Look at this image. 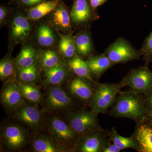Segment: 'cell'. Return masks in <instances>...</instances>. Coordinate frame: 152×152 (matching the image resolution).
<instances>
[{
	"label": "cell",
	"mask_w": 152,
	"mask_h": 152,
	"mask_svg": "<svg viewBox=\"0 0 152 152\" xmlns=\"http://www.w3.org/2000/svg\"><path fill=\"white\" fill-rule=\"evenodd\" d=\"M148 112L144 96L132 90L121 91L109 111V115L116 118H128L137 124L145 122Z\"/></svg>",
	"instance_id": "cell-1"
},
{
	"label": "cell",
	"mask_w": 152,
	"mask_h": 152,
	"mask_svg": "<svg viewBox=\"0 0 152 152\" xmlns=\"http://www.w3.org/2000/svg\"><path fill=\"white\" fill-rule=\"evenodd\" d=\"M45 124L48 135L56 143L67 152L75 151L80 136L67 123L58 117H53L47 120Z\"/></svg>",
	"instance_id": "cell-2"
},
{
	"label": "cell",
	"mask_w": 152,
	"mask_h": 152,
	"mask_svg": "<svg viewBox=\"0 0 152 152\" xmlns=\"http://www.w3.org/2000/svg\"><path fill=\"white\" fill-rule=\"evenodd\" d=\"M125 85L118 83H96L94 96L89 105L91 110L96 113L104 114L113 106L117 96Z\"/></svg>",
	"instance_id": "cell-3"
},
{
	"label": "cell",
	"mask_w": 152,
	"mask_h": 152,
	"mask_svg": "<svg viewBox=\"0 0 152 152\" xmlns=\"http://www.w3.org/2000/svg\"><path fill=\"white\" fill-rule=\"evenodd\" d=\"M49 86L42 103L45 110L50 113L72 111L75 105V99L61 85Z\"/></svg>",
	"instance_id": "cell-4"
},
{
	"label": "cell",
	"mask_w": 152,
	"mask_h": 152,
	"mask_svg": "<svg viewBox=\"0 0 152 152\" xmlns=\"http://www.w3.org/2000/svg\"><path fill=\"white\" fill-rule=\"evenodd\" d=\"M98 114L91 110H82L68 112L67 122L71 128L80 136L102 129L97 117Z\"/></svg>",
	"instance_id": "cell-5"
},
{
	"label": "cell",
	"mask_w": 152,
	"mask_h": 152,
	"mask_svg": "<svg viewBox=\"0 0 152 152\" xmlns=\"http://www.w3.org/2000/svg\"><path fill=\"white\" fill-rule=\"evenodd\" d=\"M121 82L136 93L146 94L152 90V71L145 65L132 69Z\"/></svg>",
	"instance_id": "cell-6"
},
{
	"label": "cell",
	"mask_w": 152,
	"mask_h": 152,
	"mask_svg": "<svg viewBox=\"0 0 152 152\" xmlns=\"http://www.w3.org/2000/svg\"><path fill=\"white\" fill-rule=\"evenodd\" d=\"M104 53L115 65L139 60L142 56L140 50H136L123 38H119L111 44Z\"/></svg>",
	"instance_id": "cell-7"
},
{
	"label": "cell",
	"mask_w": 152,
	"mask_h": 152,
	"mask_svg": "<svg viewBox=\"0 0 152 152\" xmlns=\"http://www.w3.org/2000/svg\"><path fill=\"white\" fill-rule=\"evenodd\" d=\"M110 142V131L102 129L80 136L76 143L75 151L103 152Z\"/></svg>",
	"instance_id": "cell-8"
},
{
	"label": "cell",
	"mask_w": 152,
	"mask_h": 152,
	"mask_svg": "<svg viewBox=\"0 0 152 152\" xmlns=\"http://www.w3.org/2000/svg\"><path fill=\"white\" fill-rule=\"evenodd\" d=\"M13 113L14 119L31 129L39 128L46 121L42 110L31 103L25 102Z\"/></svg>",
	"instance_id": "cell-9"
},
{
	"label": "cell",
	"mask_w": 152,
	"mask_h": 152,
	"mask_svg": "<svg viewBox=\"0 0 152 152\" xmlns=\"http://www.w3.org/2000/svg\"><path fill=\"white\" fill-rule=\"evenodd\" d=\"M1 141L7 149L12 151L20 149L27 141L26 132L20 125L9 124L2 130Z\"/></svg>",
	"instance_id": "cell-10"
},
{
	"label": "cell",
	"mask_w": 152,
	"mask_h": 152,
	"mask_svg": "<svg viewBox=\"0 0 152 152\" xmlns=\"http://www.w3.org/2000/svg\"><path fill=\"white\" fill-rule=\"evenodd\" d=\"M1 101L5 109L12 113L26 102L16 79L4 82L1 90Z\"/></svg>",
	"instance_id": "cell-11"
},
{
	"label": "cell",
	"mask_w": 152,
	"mask_h": 152,
	"mask_svg": "<svg viewBox=\"0 0 152 152\" xmlns=\"http://www.w3.org/2000/svg\"><path fill=\"white\" fill-rule=\"evenodd\" d=\"M96 83L76 76L68 81L67 89L74 99L90 104L94 93Z\"/></svg>",
	"instance_id": "cell-12"
},
{
	"label": "cell",
	"mask_w": 152,
	"mask_h": 152,
	"mask_svg": "<svg viewBox=\"0 0 152 152\" xmlns=\"http://www.w3.org/2000/svg\"><path fill=\"white\" fill-rule=\"evenodd\" d=\"M30 20L23 14H15L10 24V39L13 45L24 42L29 37L32 27Z\"/></svg>",
	"instance_id": "cell-13"
},
{
	"label": "cell",
	"mask_w": 152,
	"mask_h": 152,
	"mask_svg": "<svg viewBox=\"0 0 152 152\" xmlns=\"http://www.w3.org/2000/svg\"><path fill=\"white\" fill-rule=\"evenodd\" d=\"M86 62L90 73L96 80H98L106 71L115 65L105 53L91 56Z\"/></svg>",
	"instance_id": "cell-14"
},
{
	"label": "cell",
	"mask_w": 152,
	"mask_h": 152,
	"mask_svg": "<svg viewBox=\"0 0 152 152\" xmlns=\"http://www.w3.org/2000/svg\"><path fill=\"white\" fill-rule=\"evenodd\" d=\"M138 144L137 151L152 152V128L145 123L137 124L132 135Z\"/></svg>",
	"instance_id": "cell-15"
},
{
	"label": "cell",
	"mask_w": 152,
	"mask_h": 152,
	"mask_svg": "<svg viewBox=\"0 0 152 152\" xmlns=\"http://www.w3.org/2000/svg\"><path fill=\"white\" fill-rule=\"evenodd\" d=\"M91 8L87 0H75L70 14L72 21L77 25L89 22L92 17Z\"/></svg>",
	"instance_id": "cell-16"
},
{
	"label": "cell",
	"mask_w": 152,
	"mask_h": 152,
	"mask_svg": "<svg viewBox=\"0 0 152 152\" xmlns=\"http://www.w3.org/2000/svg\"><path fill=\"white\" fill-rule=\"evenodd\" d=\"M50 14V21L58 31H68L71 29L70 15L63 5H59Z\"/></svg>",
	"instance_id": "cell-17"
},
{
	"label": "cell",
	"mask_w": 152,
	"mask_h": 152,
	"mask_svg": "<svg viewBox=\"0 0 152 152\" xmlns=\"http://www.w3.org/2000/svg\"><path fill=\"white\" fill-rule=\"evenodd\" d=\"M69 68L60 64L45 71L43 84L45 86L61 85L67 80L70 75Z\"/></svg>",
	"instance_id": "cell-18"
},
{
	"label": "cell",
	"mask_w": 152,
	"mask_h": 152,
	"mask_svg": "<svg viewBox=\"0 0 152 152\" xmlns=\"http://www.w3.org/2000/svg\"><path fill=\"white\" fill-rule=\"evenodd\" d=\"M32 148L37 152H64L66 150L58 145L48 134L37 136L33 140Z\"/></svg>",
	"instance_id": "cell-19"
},
{
	"label": "cell",
	"mask_w": 152,
	"mask_h": 152,
	"mask_svg": "<svg viewBox=\"0 0 152 152\" xmlns=\"http://www.w3.org/2000/svg\"><path fill=\"white\" fill-rule=\"evenodd\" d=\"M59 2V0L46 1L31 7L28 10L27 18L30 20H39L53 12L58 5Z\"/></svg>",
	"instance_id": "cell-20"
},
{
	"label": "cell",
	"mask_w": 152,
	"mask_h": 152,
	"mask_svg": "<svg viewBox=\"0 0 152 152\" xmlns=\"http://www.w3.org/2000/svg\"><path fill=\"white\" fill-rule=\"evenodd\" d=\"M38 54L35 49L30 45L22 48L20 52L15 61L17 68H26L37 63Z\"/></svg>",
	"instance_id": "cell-21"
},
{
	"label": "cell",
	"mask_w": 152,
	"mask_h": 152,
	"mask_svg": "<svg viewBox=\"0 0 152 152\" xmlns=\"http://www.w3.org/2000/svg\"><path fill=\"white\" fill-rule=\"evenodd\" d=\"M23 97L31 103L37 105L42 103L44 96L39 88L34 83L18 81Z\"/></svg>",
	"instance_id": "cell-22"
},
{
	"label": "cell",
	"mask_w": 152,
	"mask_h": 152,
	"mask_svg": "<svg viewBox=\"0 0 152 152\" xmlns=\"http://www.w3.org/2000/svg\"><path fill=\"white\" fill-rule=\"evenodd\" d=\"M68 66L71 72L76 76L95 82L90 73L86 62L77 54L73 58L69 60Z\"/></svg>",
	"instance_id": "cell-23"
},
{
	"label": "cell",
	"mask_w": 152,
	"mask_h": 152,
	"mask_svg": "<svg viewBox=\"0 0 152 152\" xmlns=\"http://www.w3.org/2000/svg\"><path fill=\"white\" fill-rule=\"evenodd\" d=\"M60 37L58 48L60 53L64 58L70 60L77 54L75 38L72 33L66 35L62 34L58 31Z\"/></svg>",
	"instance_id": "cell-24"
},
{
	"label": "cell",
	"mask_w": 152,
	"mask_h": 152,
	"mask_svg": "<svg viewBox=\"0 0 152 152\" xmlns=\"http://www.w3.org/2000/svg\"><path fill=\"white\" fill-rule=\"evenodd\" d=\"M17 75L15 61L10 55H7L0 62V79L2 81L5 82L15 79Z\"/></svg>",
	"instance_id": "cell-25"
},
{
	"label": "cell",
	"mask_w": 152,
	"mask_h": 152,
	"mask_svg": "<svg viewBox=\"0 0 152 152\" xmlns=\"http://www.w3.org/2000/svg\"><path fill=\"white\" fill-rule=\"evenodd\" d=\"M38 43L43 47H51L56 42L54 31L49 25L42 24L39 26L36 34Z\"/></svg>",
	"instance_id": "cell-26"
},
{
	"label": "cell",
	"mask_w": 152,
	"mask_h": 152,
	"mask_svg": "<svg viewBox=\"0 0 152 152\" xmlns=\"http://www.w3.org/2000/svg\"><path fill=\"white\" fill-rule=\"evenodd\" d=\"M110 139L112 143L122 150L132 148L137 151L138 148V144L132 136L130 137L121 136L114 127L110 131Z\"/></svg>",
	"instance_id": "cell-27"
},
{
	"label": "cell",
	"mask_w": 152,
	"mask_h": 152,
	"mask_svg": "<svg viewBox=\"0 0 152 152\" xmlns=\"http://www.w3.org/2000/svg\"><path fill=\"white\" fill-rule=\"evenodd\" d=\"M75 38L76 52L80 57L89 56L93 51V44L91 37L88 33L82 32Z\"/></svg>",
	"instance_id": "cell-28"
},
{
	"label": "cell",
	"mask_w": 152,
	"mask_h": 152,
	"mask_svg": "<svg viewBox=\"0 0 152 152\" xmlns=\"http://www.w3.org/2000/svg\"><path fill=\"white\" fill-rule=\"evenodd\" d=\"M39 62L41 67L45 71L62 64L59 55L53 50H47L42 52Z\"/></svg>",
	"instance_id": "cell-29"
},
{
	"label": "cell",
	"mask_w": 152,
	"mask_h": 152,
	"mask_svg": "<svg viewBox=\"0 0 152 152\" xmlns=\"http://www.w3.org/2000/svg\"><path fill=\"white\" fill-rule=\"evenodd\" d=\"M37 63L28 67L17 68V76L18 81L32 83L38 81L39 79V73L37 67Z\"/></svg>",
	"instance_id": "cell-30"
},
{
	"label": "cell",
	"mask_w": 152,
	"mask_h": 152,
	"mask_svg": "<svg viewBox=\"0 0 152 152\" xmlns=\"http://www.w3.org/2000/svg\"><path fill=\"white\" fill-rule=\"evenodd\" d=\"M142 60L145 61V65L148 66L152 62V32L144 42L142 46L140 49Z\"/></svg>",
	"instance_id": "cell-31"
},
{
	"label": "cell",
	"mask_w": 152,
	"mask_h": 152,
	"mask_svg": "<svg viewBox=\"0 0 152 152\" xmlns=\"http://www.w3.org/2000/svg\"><path fill=\"white\" fill-rule=\"evenodd\" d=\"M9 15L8 10L5 7L1 6L0 8V24L1 28L7 22Z\"/></svg>",
	"instance_id": "cell-32"
},
{
	"label": "cell",
	"mask_w": 152,
	"mask_h": 152,
	"mask_svg": "<svg viewBox=\"0 0 152 152\" xmlns=\"http://www.w3.org/2000/svg\"><path fill=\"white\" fill-rule=\"evenodd\" d=\"M143 96L148 112L152 113V90Z\"/></svg>",
	"instance_id": "cell-33"
},
{
	"label": "cell",
	"mask_w": 152,
	"mask_h": 152,
	"mask_svg": "<svg viewBox=\"0 0 152 152\" xmlns=\"http://www.w3.org/2000/svg\"><path fill=\"white\" fill-rule=\"evenodd\" d=\"M46 1L47 0H20V2L24 5L32 7Z\"/></svg>",
	"instance_id": "cell-34"
},
{
	"label": "cell",
	"mask_w": 152,
	"mask_h": 152,
	"mask_svg": "<svg viewBox=\"0 0 152 152\" xmlns=\"http://www.w3.org/2000/svg\"><path fill=\"white\" fill-rule=\"evenodd\" d=\"M122 150L111 142L105 148L103 152H120Z\"/></svg>",
	"instance_id": "cell-35"
},
{
	"label": "cell",
	"mask_w": 152,
	"mask_h": 152,
	"mask_svg": "<svg viewBox=\"0 0 152 152\" xmlns=\"http://www.w3.org/2000/svg\"><path fill=\"white\" fill-rule=\"evenodd\" d=\"M90 1L91 7L94 10L99 6L102 5L107 0H90Z\"/></svg>",
	"instance_id": "cell-36"
},
{
	"label": "cell",
	"mask_w": 152,
	"mask_h": 152,
	"mask_svg": "<svg viewBox=\"0 0 152 152\" xmlns=\"http://www.w3.org/2000/svg\"><path fill=\"white\" fill-rule=\"evenodd\" d=\"M145 123L152 128V113H148V118Z\"/></svg>",
	"instance_id": "cell-37"
}]
</instances>
